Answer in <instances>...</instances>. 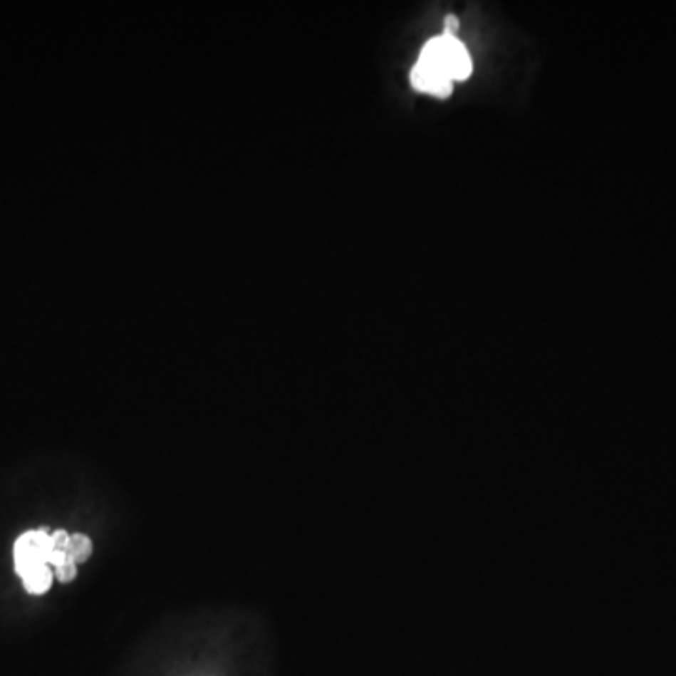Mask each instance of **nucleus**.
Here are the masks:
<instances>
[{
    "label": "nucleus",
    "mask_w": 676,
    "mask_h": 676,
    "mask_svg": "<svg viewBox=\"0 0 676 676\" xmlns=\"http://www.w3.org/2000/svg\"><path fill=\"white\" fill-rule=\"evenodd\" d=\"M53 537L47 530H31L21 534L14 547V562L21 578L32 577L51 566Z\"/></svg>",
    "instance_id": "f03ea898"
},
{
    "label": "nucleus",
    "mask_w": 676,
    "mask_h": 676,
    "mask_svg": "<svg viewBox=\"0 0 676 676\" xmlns=\"http://www.w3.org/2000/svg\"><path fill=\"white\" fill-rule=\"evenodd\" d=\"M55 575H57L61 583H72L76 575H78V563H73L72 560H66L62 566H58V568L55 569Z\"/></svg>",
    "instance_id": "39448f33"
},
{
    "label": "nucleus",
    "mask_w": 676,
    "mask_h": 676,
    "mask_svg": "<svg viewBox=\"0 0 676 676\" xmlns=\"http://www.w3.org/2000/svg\"><path fill=\"white\" fill-rule=\"evenodd\" d=\"M51 584H53L51 568L43 569V571L32 575V577L23 578V586H25L26 592H31V594H43V592H47V590L51 588Z\"/></svg>",
    "instance_id": "20e7f679"
},
{
    "label": "nucleus",
    "mask_w": 676,
    "mask_h": 676,
    "mask_svg": "<svg viewBox=\"0 0 676 676\" xmlns=\"http://www.w3.org/2000/svg\"><path fill=\"white\" fill-rule=\"evenodd\" d=\"M472 73V58L464 43L454 34H442L427 41L412 70V87L419 93L445 98L453 93L454 81H464Z\"/></svg>",
    "instance_id": "f257e3e1"
},
{
    "label": "nucleus",
    "mask_w": 676,
    "mask_h": 676,
    "mask_svg": "<svg viewBox=\"0 0 676 676\" xmlns=\"http://www.w3.org/2000/svg\"><path fill=\"white\" fill-rule=\"evenodd\" d=\"M66 554L73 563L85 562V560H88L90 554H93V541H90L88 536H85V534H73V536H70V539H68Z\"/></svg>",
    "instance_id": "7ed1b4c3"
}]
</instances>
